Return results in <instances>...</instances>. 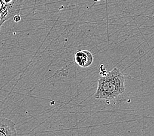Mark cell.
Returning <instances> with one entry per match:
<instances>
[{"label":"cell","instance_id":"cell-1","mask_svg":"<svg viewBox=\"0 0 154 136\" xmlns=\"http://www.w3.org/2000/svg\"><path fill=\"white\" fill-rule=\"evenodd\" d=\"M125 91V77L118 68H115L99 78L94 98L98 100L103 99L106 101H111L123 94Z\"/></svg>","mask_w":154,"mask_h":136},{"label":"cell","instance_id":"cell-3","mask_svg":"<svg viewBox=\"0 0 154 136\" xmlns=\"http://www.w3.org/2000/svg\"><path fill=\"white\" fill-rule=\"evenodd\" d=\"M74 60L80 67L87 68L92 64L93 56L89 51L78 50L74 55Z\"/></svg>","mask_w":154,"mask_h":136},{"label":"cell","instance_id":"cell-5","mask_svg":"<svg viewBox=\"0 0 154 136\" xmlns=\"http://www.w3.org/2000/svg\"><path fill=\"white\" fill-rule=\"evenodd\" d=\"M13 20L14 22H15V23H19V22H20L21 20V17L20 16V14H17L15 16H14Z\"/></svg>","mask_w":154,"mask_h":136},{"label":"cell","instance_id":"cell-4","mask_svg":"<svg viewBox=\"0 0 154 136\" xmlns=\"http://www.w3.org/2000/svg\"><path fill=\"white\" fill-rule=\"evenodd\" d=\"M16 124L6 118L0 117V136L17 135Z\"/></svg>","mask_w":154,"mask_h":136},{"label":"cell","instance_id":"cell-2","mask_svg":"<svg viewBox=\"0 0 154 136\" xmlns=\"http://www.w3.org/2000/svg\"><path fill=\"white\" fill-rule=\"evenodd\" d=\"M24 0H0V30L3 23L19 14Z\"/></svg>","mask_w":154,"mask_h":136}]
</instances>
